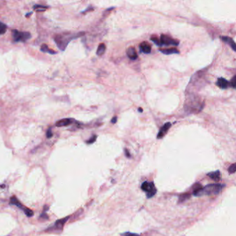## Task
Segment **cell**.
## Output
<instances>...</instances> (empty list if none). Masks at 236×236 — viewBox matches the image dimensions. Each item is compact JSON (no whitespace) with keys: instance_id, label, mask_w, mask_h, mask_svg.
Instances as JSON below:
<instances>
[{"instance_id":"21","label":"cell","mask_w":236,"mask_h":236,"mask_svg":"<svg viewBox=\"0 0 236 236\" xmlns=\"http://www.w3.org/2000/svg\"><path fill=\"white\" fill-rule=\"evenodd\" d=\"M49 7L44 6L42 5H35L33 6V9H36L37 11H44V9H48Z\"/></svg>"},{"instance_id":"26","label":"cell","mask_w":236,"mask_h":236,"mask_svg":"<svg viewBox=\"0 0 236 236\" xmlns=\"http://www.w3.org/2000/svg\"><path fill=\"white\" fill-rule=\"evenodd\" d=\"M52 136H53V133H52L51 128L50 127V128L48 129V130L46 131V137H47L48 139H49L51 138Z\"/></svg>"},{"instance_id":"7","label":"cell","mask_w":236,"mask_h":236,"mask_svg":"<svg viewBox=\"0 0 236 236\" xmlns=\"http://www.w3.org/2000/svg\"><path fill=\"white\" fill-rule=\"evenodd\" d=\"M69 218H70V217L68 216V217H66V218H63V219L58 220L57 221L54 223V225L52 226V227H50V228H49V229H46V231H55L56 232L63 231L64 226H65L66 222H67V220L69 219Z\"/></svg>"},{"instance_id":"18","label":"cell","mask_w":236,"mask_h":236,"mask_svg":"<svg viewBox=\"0 0 236 236\" xmlns=\"http://www.w3.org/2000/svg\"><path fill=\"white\" fill-rule=\"evenodd\" d=\"M40 50H41V51L44 52V53H48L49 54H55L56 52L53 51L52 49H50L49 47H48V46L46 45V44H42L41 46V48H40Z\"/></svg>"},{"instance_id":"28","label":"cell","mask_w":236,"mask_h":236,"mask_svg":"<svg viewBox=\"0 0 236 236\" xmlns=\"http://www.w3.org/2000/svg\"><path fill=\"white\" fill-rule=\"evenodd\" d=\"M117 117H114L113 118H112V119L111 121V123H113V124H114V123H117Z\"/></svg>"},{"instance_id":"30","label":"cell","mask_w":236,"mask_h":236,"mask_svg":"<svg viewBox=\"0 0 236 236\" xmlns=\"http://www.w3.org/2000/svg\"><path fill=\"white\" fill-rule=\"evenodd\" d=\"M32 13H33L32 12H31V13H27V14L26 15V17H28V16H29V15H31V14H32Z\"/></svg>"},{"instance_id":"4","label":"cell","mask_w":236,"mask_h":236,"mask_svg":"<svg viewBox=\"0 0 236 236\" xmlns=\"http://www.w3.org/2000/svg\"><path fill=\"white\" fill-rule=\"evenodd\" d=\"M10 204L11 205H14V206H16L17 208H19L20 209L23 210L24 213V214L26 215L27 217L28 218H31V217L33 216L34 213L32 210H31L30 208H27V207L24 206V205L22 204L20 201H19L15 197H12L10 199Z\"/></svg>"},{"instance_id":"14","label":"cell","mask_w":236,"mask_h":236,"mask_svg":"<svg viewBox=\"0 0 236 236\" xmlns=\"http://www.w3.org/2000/svg\"><path fill=\"white\" fill-rule=\"evenodd\" d=\"M216 85L217 86L219 87L220 88L222 89V90H224V89H226L228 87H229V83L226 79H224L223 78H219L218 79Z\"/></svg>"},{"instance_id":"25","label":"cell","mask_w":236,"mask_h":236,"mask_svg":"<svg viewBox=\"0 0 236 236\" xmlns=\"http://www.w3.org/2000/svg\"><path fill=\"white\" fill-rule=\"evenodd\" d=\"M122 236H140L139 234L130 233V232H125L124 233L121 234Z\"/></svg>"},{"instance_id":"11","label":"cell","mask_w":236,"mask_h":236,"mask_svg":"<svg viewBox=\"0 0 236 236\" xmlns=\"http://www.w3.org/2000/svg\"><path fill=\"white\" fill-rule=\"evenodd\" d=\"M126 53L127 57H128L130 60H136L137 58H138V55H137L136 49H135L134 47H132V46L129 47L128 49H127Z\"/></svg>"},{"instance_id":"16","label":"cell","mask_w":236,"mask_h":236,"mask_svg":"<svg viewBox=\"0 0 236 236\" xmlns=\"http://www.w3.org/2000/svg\"><path fill=\"white\" fill-rule=\"evenodd\" d=\"M160 51L162 53L165 54V55H171V54L174 53H179V50H177L175 48H171V49H160Z\"/></svg>"},{"instance_id":"13","label":"cell","mask_w":236,"mask_h":236,"mask_svg":"<svg viewBox=\"0 0 236 236\" xmlns=\"http://www.w3.org/2000/svg\"><path fill=\"white\" fill-rule=\"evenodd\" d=\"M221 38H222V41L225 42V43L229 44V45L231 46V47L232 48V49H233L234 51H236V44L235 43V42L233 41V40L231 38H229V37H227V36H222Z\"/></svg>"},{"instance_id":"5","label":"cell","mask_w":236,"mask_h":236,"mask_svg":"<svg viewBox=\"0 0 236 236\" xmlns=\"http://www.w3.org/2000/svg\"><path fill=\"white\" fill-rule=\"evenodd\" d=\"M13 41L15 42H26L31 38V35L28 32H21L17 30H13L12 31Z\"/></svg>"},{"instance_id":"31","label":"cell","mask_w":236,"mask_h":236,"mask_svg":"<svg viewBox=\"0 0 236 236\" xmlns=\"http://www.w3.org/2000/svg\"><path fill=\"white\" fill-rule=\"evenodd\" d=\"M138 110H139V112H143V109H142V108H139Z\"/></svg>"},{"instance_id":"29","label":"cell","mask_w":236,"mask_h":236,"mask_svg":"<svg viewBox=\"0 0 236 236\" xmlns=\"http://www.w3.org/2000/svg\"><path fill=\"white\" fill-rule=\"evenodd\" d=\"M125 155H126V156H127V157H130V154H129L128 150H127V149H125Z\"/></svg>"},{"instance_id":"23","label":"cell","mask_w":236,"mask_h":236,"mask_svg":"<svg viewBox=\"0 0 236 236\" xmlns=\"http://www.w3.org/2000/svg\"><path fill=\"white\" fill-rule=\"evenodd\" d=\"M228 171H229V173L230 174H233L235 173L236 171V165L235 163H233L231 165V166L229 168V169H228Z\"/></svg>"},{"instance_id":"6","label":"cell","mask_w":236,"mask_h":236,"mask_svg":"<svg viewBox=\"0 0 236 236\" xmlns=\"http://www.w3.org/2000/svg\"><path fill=\"white\" fill-rule=\"evenodd\" d=\"M141 189L146 193V195L148 198H151L156 194V190L154 187L153 182H148L145 181L141 185Z\"/></svg>"},{"instance_id":"1","label":"cell","mask_w":236,"mask_h":236,"mask_svg":"<svg viewBox=\"0 0 236 236\" xmlns=\"http://www.w3.org/2000/svg\"><path fill=\"white\" fill-rule=\"evenodd\" d=\"M204 107V102L201 101L197 96L191 95L190 97L186 100L184 108L186 112L189 113H197Z\"/></svg>"},{"instance_id":"9","label":"cell","mask_w":236,"mask_h":236,"mask_svg":"<svg viewBox=\"0 0 236 236\" xmlns=\"http://www.w3.org/2000/svg\"><path fill=\"white\" fill-rule=\"evenodd\" d=\"M171 125L172 124L170 123V122H168V123H165V124L161 127V128L160 129L159 132L157 134V139L163 138V137L166 135V133H167L168 129H170V127H171Z\"/></svg>"},{"instance_id":"3","label":"cell","mask_w":236,"mask_h":236,"mask_svg":"<svg viewBox=\"0 0 236 236\" xmlns=\"http://www.w3.org/2000/svg\"><path fill=\"white\" fill-rule=\"evenodd\" d=\"M225 185L219 184H209L205 187H202V195H218L222 191Z\"/></svg>"},{"instance_id":"17","label":"cell","mask_w":236,"mask_h":236,"mask_svg":"<svg viewBox=\"0 0 236 236\" xmlns=\"http://www.w3.org/2000/svg\"><path fill=\"white\" fill-rule=\"evenodd\" d=\"M105 50H106L105 44L104 43L100 44L97 49V51H96V54H97V55L98 56H101L102 55H103V54L105 53Z\"/></svg>"},{"instance_id":"24","label":"cell","mask_w":236,"mask_h":236,"mask_svg":"<svg viewBox=\"0 0 236 236\" xmlns=\"http://www.w3.org/2000/svg\"><path fill=\"white\" fill-rule=\"evenodd\" d=\"M96 138H97V136H96V135H94V136H92L91 138L89 139L88 141H86V143L87 144H92L93 143H94L96 140Z\"/></svg>"},{"instance_id":"12","label":"cell","mask_w":236,"mask_h":236,"mask_svg":"<svg viewBox=\"0 0 236 236\" xmlns=\"http://www.w3.org/2000/svg\"><path fill=\"white\" fill-rule=\"evenodd\" d=\"M139 48H140L141 52L146 54L150 53L151 52V50H152V47H151L150 44L147 42H141L140 45H139Z\"/></svg>"},{"instance_id":"10","label":"cell","mask_w":236,"mask_h":236,"mask_svg":"<svg viewBox=\"0 0 236 236\" xmlns=\"http://www.w3.org/2000/svg\"><path fill=\"white\" fill-rule=\"evenodd\" d=\"M74 120L72 119H63L58 121V122H56L55 125L57 127H66L68 126V125L72 124L73 121Z\"/></svg>"},{"instance_id":"15","label":"cell","mask_w":236,"mask_h":236,"mask_svg":"<svg viewBox=\"0 0 236 236\" xmlns=\"http://www.w3.org/2000/svg\"><path fill=\"white\" fill-rule=\"evenodd\" d=\"M207 175H208L210 178H211L212 179H213L214 181H220V179H221V173H220V172L219 171L211 172V173L207 174Z\"/></svg>"},{"instance_id":"19","label":"cell","mask_w":236,"mask_h":236,"mask_svg":"<svg viewBox=\"0 0 236 236\" xmlns=\"http://www.w3.org/2000/svg\"><path fill=\"white\" fill-rule=\"evenodd\" d=\"M190 197H191V195L188 194V193H185V194L181 195L179 197V202L182 203L184 202V201L188 200Z\"/></svg>"},{"instance_id":"2","label":"cell","mask_w":236,"mask_h":236,"mask_svg":"<svg viewBox=\"0 0 236 236\" xmlns=\"http://www.w3.org/2000/svg\"><path fill=\"white\" fill-rule=\"evenodd\" d=\"M84 34V33H80V34H78V36H74L73 35L71 34H60V35H56V36L54 37V40H55L56 44L57 46H58V48L61 51H65L66 48H67L68 44L70 42L71 40L75 39V38H78V37L82 36Z\"/></svg>"},{"instance_id":"20","label":"cell","mask_w":236,"mask_h":236,"mask_svg":"<svg viewBox=\"0 0 236 236\" xmlns=\"http://www.w3.org/2000/svg\"><path fill=\"white\" fill-rule=\"evenodd\" d=\"M7 30V26L3 22H0V35L4 34Z\"/></svg>"},{"instance_id":"8","label":"cell","mask_w":236,"mask_h":236,"mask_svg":"<svg viewBox=\"0 0 236 236\" xmlns=\"http://www.w3.org/2000/svg\"><path fill=\"white\" fill-rule=\"evenodd\" d=\"M159 40H160V42H161V46H163V45L178 46L179 43V42L178 41V40H174L172 38H171L170 36H167V35H164V34L161 35V37H160Z\"/></svg>"},{"instance_id":"22","label":"cell","mask_w":236,"mask_h":236,"mask_svg":"<svg viewBox=\"0 0 236 236\" xmlns=\"http://www.w3.org/2000/svg\"><path fill=\"white\" fill-rule=\"evenodd\" d=\"M150 40H152V41L153 42L154 44H156V45H157V46H161V42H160V40H159V39L158 38H156V37H155V36H152V37H151Z\"/></svg>"},{"instance_id":"27","label":"cell","mask_w":236,"mask_h":236,"mask_svg":"<svg viewBox=\"0 0 236 236\" xmlns=\"http://www.w3.org/2000/svg\"><path fill=\"white\" fill-rule=\"evenodd\" d=\"M235 80H236V76L235 75H234L233 78H232V80L231 81V85L232 86V87L233 88H235Z\"/></svg>"}]
</instances>
